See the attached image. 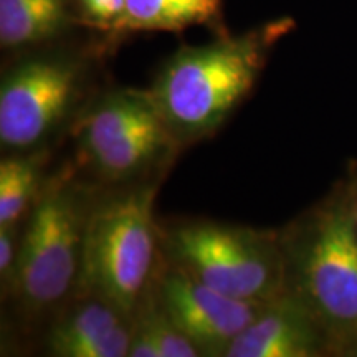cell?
Segmentation results:
<instances>
[{"mask_svg":"<svg viewBox=\"0 0 357 357\" xmlns=\"http://www.w3.org/2000/svg\"><path fill=\"white\" fill-rule=\"evenodd\" d=\"M281 32L271 24L167 58L147 91L178 147L215 134L247 100Z\"/></svg>","mask_w":357,"mask_h":357,"instance_id":"6da1fadb","label":"cell"},{"mask_svg":"<svg viewBox=\"0 0 357 357\" xmlns=\"http://www.w3.org/2000/svg\"><path fill=\"white\" fill-rule=\"evenodd\" d=\"M287 293L321 326L329 351L352 354L357 344V229L341 189L284 231Z\"/></svg>","mask_w":357,"mask_h":357,"instance_id":"7a4b0ae2","label":"cell"},{"mask_svg":"<svg viewBox=\"0 0 357 357\" xmlns=\"http://www.w3.org/2000/svg\"><path fill=\"white\" fill-rule=\"evenodd\" d=\"M158 185L141 184L93 202L77 288L134 316L153 288L160 253Z\"/></svg>","mask_w":357,"mask_h":357,"instance_id":"3957f363","label":"cell"},{"mask_svg":"<svg viewBox=\"0 0 357 357\" xmlns=\"http://www.w3.org/2000/svg\"><path fill=\"white\" fill-rule=\"evenodd\" d=\"M160 253L194 278L238 300L270 303L287 293L280 231L182 222L160 227Z\"/></svg>","mask_w":357,"mask_h":357,"instance_id":"277c9868","label":"cell"},{"mask_svg":"<svg viewBox=\"0 0 357 357\" xmlns=\"http://www.w3.org/2000/svg\"><path fill=\"white\" fill-rule=\"evenodd\" d=\"M93 200L73 172L50 177L33 200L8 289L29 311L58 305L78 284Z\"/></svg>","mask_w":357,"mask_h":357,"instance_id":"5b68a950","label":"cell"},{"mask_svg":"<svg viewBox=\"0 0 357 357\" xmlns=\"http://www.w3.org/2000/svg\"><path fill=\"white\" fill-rule=\"evenodd\" d=\"M77 126L84 164L113 184L146 176L178 149L147 89L108 93Z\"/></svg>","mask_w":357,"mask_h":357,"instance_id":"8992f818","label":"cell"},{"mask_svg":"<svg viewBox=\"0 0 357 357\" xmlns=\"http://www.w3.org/2000/svg\"><path fill=\"white\" fill-rule=\"evenodd\" d=\"M83 68L75 58L42 55L15 65L0 84V144L29 151L60 129L82 95Z\"/></svg>","mask_w":357,"mask_h":357,"instance_id":"52a82bcc","label":"cell"},{"mask_svg":"<svg viewBox=\"0 0 357 357\" xmlns=\"http://www.w3.org/2000/svg\"><path fill=\"white\" fill-rule=\"evenodd\" d=\"M153 289L169 319L200 356L225 357L235 337L266 305L229 296L169 261L159 265Z\"/></svg>","mask_w":357,"mask_h":357,"instance_id":"ba28073f","label":"cell"},{"mask_svg":"<svg viewBox=\"0 0 357 357\" xmlns=\"http://www.w3.org/2000/svg\"><path fill=\"white\" fill-rule=\"evenodd\" d=\"M329 351L321 326L289 293L266 303L225 357H316Z\"/></svg>","mask_w":357,"mask_h":357,"instance_id":"9c48e42d","label":"cell"},{"mask_svg":"<svg viewBox=\"0 0 357 357\" xmlns=\"http://www.w3.org/2000/svg\"><path fill=\"white\" fill-rule=\"evenodd\" d=\"M70 20V0H0V45L20 50L48 42Z\"/></svg>","mask_w":357,"mask_h":357,"instance_id":"30bf717a","label":"cell"},{"mask_svg":"<svg viewBox=\"0 0 357 357\" xmlns=\"http://www.w3.org/2000/svg\"><path fill=\"white\" fill-rule=\"evenodd\" d=\"M83 298L78 306L66 311L52 328L47 337L50 354L75 357L84 346L91 344L123 319L131 318L108 301L95 296Z\"/></svg>","mask_w":357,"mask_h":357,"instance_id":"8fae6325","label":"cell"},{"mask_svg":"<svg viewBox=\"0 0 357 357\" xmlns=\"http://www.w3.org/2000/svg\"><path fill=\"white\" fill-rule=\"evenodd\" d=\"M128 32H182L222 19V0H126Z\"/></svg>","mask_w":357,"mask_h":357,"instance_id":"7c38bea8","label":"cell"},{"mask_svg":"<svg viewBox=\"0 0 357 357\" xmlns=\"http://www.w3.org/2000/svg\"><path fill=\"white\" fill-rule=\"evenodd\" d=\"M42 160L37 155H8L0 162V227L19 225L38 197Z\"/></svg>","mask_w":357,"mask_h":357,"instance_id":"4fadbf2b","label":"cell"},{"mask_svg":"<svg viewBox=\"0 0 357 357\" xmlns=\"http://www.w3.org/2000/svg\"><path fill=\"white\" fill-rule=\"evenodd\" d=\"M154 284V283H153ZM134 324L144 331L158 346L160 357H199L200 352L182 334L181 329L169 319V316L160 307L154 289L151 288L141 303L139 310L132 316Z\"/></svg>","mask_w":357,"mask_h":357,"instance_id":"5bb4252c","label":"cell"},{"mask_svg":"<svg viewBox=\"0 0 357 357\" xmlns=\"http://www.w3.org/2000/svg\"><path fill=\"white\" fill-rule=\"evenodd\" d=\"M83 25L105 33L128 32L126 0H71Z\"/></svg>","mask_w":357,"mask_h":357,"instance_id":"9a60e30c","label":"cell"},{"mask_svg":"<svg viewBox=\"0 0 357 357\" xmlns=\"http://www.w3.org/2000/svg\"><path fill=\"white\" fill-rule=\"evenodd\" d=\"M20 234L17 225L0 227V276L3 284H10L20 250Z\"/></svg>","mask_w":357,"mask_h":357,"instance_id":"2e32d148","label":"cell"},{"mask_svg":"<svg viewBox=\"0 0 357 357\" xmlns=\"http://www.w3.org/2000/svg\"><path fill=\"white\" fill-rule=\"evenodd\" d=\"M347 199H349V207H351V213L352 218H354L356 229H357V176L354 177V181L351 182V185L347 187Z\"/></svg>","mask_w":357,"mask_h":357,"instance_id":"e0dca14e","label":"cell"},{"mask_svg":"<svg viewBox=\"0 0 357 357\" xmlns=\"http://www.w3.org/2000/svg\"><path fill=\"white\" fill-rule=\"evenodd\" d=\"M352 354L357 356V344H356V347H354V351H352Z\"/></svg>","mask_w":357,"mask_h":357,"instance_id":"ac0fdd59","label":"cell"}]
</instances>
